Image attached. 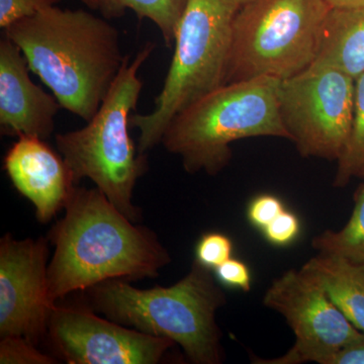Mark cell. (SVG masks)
Here are the masks:
<instances>
[{"mask_svg":"<svg viewBox=\"0 0 364 364\" xmlns=\"http://www.w3.org/2000/svg\"><path fill=\"white\" fill-rule=\"evenodd\" d=\"M215 274L224 286L241 289L244 293L251 291L252 277L250 268L244 261L230 258L215 268Z\"/></svg>","mask_w":364,"mask_h":364,"instance_id":"24","label":"cell"},{"mask_svg":"<svg viewBox=\"0 0 364 364\" xmlns=\"http://www.w3.org/2000/svg\"><path fill=\"white\" fill-rule=\"evenodd\" d=\"M328 364H364V332L335 352Z\"/></svg>","mask_w":364,"mask_h":364,"instance_id":"25","label":"cell"},{"mask_svg":"<svg viewBox=\"0 0 364 364\" xmlns=\"http://www.w3.org/2000/svg\"><path fill=\"white\" fill-rule=\"evenodd\" d=\"M65 215L50 232L55 252L48 267L53 304L111 279H152L171 261L149 229L135 225L97 188H74Z\"/></svg>","mask_w":364,"mask_h":364,"instance_id":"1","label":"cell"},{"mask_svg":"<svg viewBox=\"0 0 364 364\" xmlns=\"http://www.w3.org/2000/svg\"><path fill=\"white\" fill-rule=\"evenodd\" d=\"M261 231L270 244L284 247L298 238L301 222L298 215L291 210H284Z\"/></svg>","mask_w":364,"mask_h":364,"instance_id":"22","label":"cell"},{"mask_svg":"<svg viewBox=\"0 0 364 364\" xmlns=\"http://www.w3.org/2000/svg\"><path fill=\"white\" fill-rule=\"evenodd\" d=\"M312 68H332L356 79L364 73V6L331 7ZM309 67V68H310Z\"/></svg>","mask_w":364,"mask_h":364,"instance_id":"14","label":"cell"},{"mask_svg":"<svg viewBox=\"0 0 364 364\" xmlns=\"http://www.w3.org/2000/svg\"><path fill=\"white\" fill-rule=\"evenodd\" d=\"M301 270L325 289L354 327L364 332V265L318 254Z\"/></svg>","mask_w":364,"mask_h":364,"instance_id":"15","label":"cell"},{"mask_svg":"<svg viewBox=\"0 0 364 364\" xmlns=\"http://www.w3.org/2000/svg\"><path fill=\"white\" fill-rule=\"evenodd\" d=\"M331 7L364 6V0H326Z\"/></svg>","mask_w":364,"mask_h":364,"instance_id":"26","label":"cell"},{"mask_svg":"<svg viewBox=\"0 0 364 364\" xmlns=\"http://www.w3.org/2000/svg\"><path fill=\"white\" fill-rule=\"evenodd\" d=\"M4 164L14 188L33 203L42 224L65 208L77 186L63 157L37 136H18Z\"/></svg>","mask_w":364,"mask_h":364,"instance_id":"13","label":"cell"},{"mask_svg":"<svg viewBox=\"0 0 364 364\" xmlns=\"http://www.w3.org/2000/svg\"><path fill=\"white\" fill-rule=\"evenodd\" d=\"M330 9L326 0H250L239 7L225 85L258 77L284 80L305 71L315 60Z\"/></svg>","mask_w":364,"mask_h":364,"instance_id":"7","label":"cell"},{"mask_svg":"<svg viewBox=\"0 0 364 364\" xmlns=\"http://www.w3.org/2000/svg\"><path fill=\"white\" fill-rule=\"evenodd\" d=\"M364 174V73L355 79V102L350 136L337 161L333 186L344 188Z\"/></svg>","mask_w":364,"mask_h":364,"instance_id":"18","label":"cell"},{"mask_svg":"<svg viewBox=\"0 0 364 364\" xmlns=\"http://www.w3.org/2000/svg\"><path fill=\"white\" fill-rule=\"evenodd\" d=\"M363 178H364V174H363Z\"/></svg>","mask_w":364,"mask_h":364,"instance_id":"29","label":"cell"},{"mask_svg":"<svg viewBox=\"0 0 364 364\" xmlns=\"http://www.w3.org/2000/svg\"><path fill=\"white\" fill-rule=\"evenodd\" d=\"M238 9L230 0H188L154 109L150 114H133L130 117V127L139 131V154L162 142L177 114L225 85L232 28Z\"/></svg>","mask_w":364,"mask_h":364,"instance_id":"6","label":"cell"},{"mask_svg":"<svg viewBox=\"0 0 364 364\" xmlns=\"http://www.w3.org/2000/svg\"><path fill=\"white\" fill-rule=\"evenodd\" d=\"M147 43L133 61L126 56L111 90L95 117L79 130L57 134V149L63 157L76 184L83 178L97 188L131 221L140 220V210L134 205L136 181L147 171L146 154H136L129 134L132 112L142 92L138 73L154 51Z\"/></svg>","mask_w":364,"mask_h":364,"instance_id":"4","label":"cell"},{"mask_svg":"<svg viewBox=\"0 0 364 364\" xmlns=\"http://www.w3.org/2000/svg\"><path fill=\"white\" fill-rule=\"evenodd\" d=\"M263 305L286 318L296 341L280 358L261 359L251 354L254 364H328L335 352L361 334L325 289L301 269L273 280Z\"/></svg>","mask_w":364,"mask_h":364,"instance_id":"9","label":"cell"},{"mask_svg":"<svg viewBox=\"0 0 364 364\" xmlns=\"http://www.w3.org/2000/svg\"><path fill=\"white\" fill-rule=\"evenodd\" d=\"M280 117L303 157L338 161L350 136L355 79L332 68H310L279 80Z\"/></svg>","mask_w":364,"mask_h":364,"instance_id":"8","label":"cell"},{"mask_svg":"<svg viewBox=\"0 0 364 364\" xmlns=\"http://www.w3.org/2000/svg\"><path fill=\"white\" fill-rule=\"evenodd\" d=\"M48 333L69 364H156L176 344L77 306H55Z\"/></svg>","mask_w":364,"mask_h":364,"instance_id":"10","label":"cell"},{"mask_svg":"<svg viewBox=\"0 0 364 364\" xmlns=\"http://www.w3.org/2000/svg\"><path fill=\"white\" fill-rule=\"evenodd\" d=\"M284 210L286 208L279 198L263 193V195L255 196L249 203L247 219L254 227L263 230Z\"/></svg>","mask_w":364,"mask_h":364,"instance_id":"23","label":"cell"},{"mask_svg":"<svg viewBox=\"0 0 364 364\" xmlns=\"http://www.w3.org/2000/svg\"><path fill=\"white\" fill-rule=\"evenodd\" d=\"M83 9H46L4 28L62 109L86 123L111 90L126 57L119 31Z\"/></svg>","mask_w":364,"mask_h":364,"instance_id":"2","label":"cell"},{"mask_svg":"<svg viewBox=\"0 0 364 364\" xmlns=\"http://www.w3.org/2000/svg\"><path fill=\"white\" fill-rule=\"evenodd\" d=\"M312 246L318 254L364 265V182L354 193V207L347 224L339 231L326 230L313 239Z\"/></svg>","mask_w":364,"mask_h":364,"instance_id":"17","label":"cell"},{"mask_svg":"<svg viewBox=\"0 0 364 364\" xmlns=\"http://www.w3.org/2000/svg\"><path fill=\"white\" fill-rule=\"evenodd\" d=\"M233 241L227 235L210 232L200 237L196 247V260L203 267L215 269L232 258Z\"/></svg>","mask_w":364,"mask_h":364,"instance_id":"20","label":"cell"},{"mask_svg":"<svg viewBox=\"0 0 364 364\" xmlns=\"http://www.w3.org/2000/svg\"><path fill=\"white\" fill-rule=\"evenodd\" d=\"M63 0H0V28H6L16 21L32 16Z\"/></svg>","mask_w":364,"mask_h":364,"instance_id":"21","label":"cell"},{"mask_svg":"<svg viewBox=\"0 0 364 364\" xmlns=\"http://www.w3.org/2000/svg\"><path fill=\"white\" fill-rule=\"evenodd\" d=\"M20 47L0 41V127L4 135L49 138L62 109L57 98L35 85Z\"/></svg>","mask_w":364,"mask_h":364,"instance_id":"12","label":"cell"},{"mask_svg":"<svg viewBox=\"0 0 364 364\" xmlns=\"http://www.w3.org/2000/svg\"><path fill=\"white\" fill-rule=\"evenodd\" d=\"M230 1L233 2V4H236L239 7L243 6V4H247L250 0H230Z\"/></svg>","mask_w":364,"mask_h":364,"instance_id":"28","label":"cell"},{"mask_svg":"<svg viewBox=\"0 0 364 364\" xmlns=\"http://www.w3.org/2000/svg\"><path fill=\"white\" fill-rule=\"evenodd\" d=\"M98 11L107 20L122 18L127 9H130L139 20L152 21L159 28L165 45L171 48L188 0H98Z\"/></svg>","mask_w":364,"mask_h":364,"instance_id":"16","label":"cell"},{"mask_svg":"<svg viewBox=\"0 0 364 364\" xmlns=\"http://www.w3.org/2000/svg\"><path fill=\"white\" fill-rule=\"evenodd\" d=\"M48 239L0 240V336L38 345L49 331L55 304L48 293Z\"/></svg>","mask_w":364,"mask_h":364,"instance_id":"11","label":"cell"},{"mask_svg":"<svg viewBox=\"0 0 364 364\" xmlns=\"http://www.w3.org/2000/svg\"><path fill=\"white\" fill-rule=\"evenodd\" d=\"M279 80L258 77L226 83L177 114L165 131V149L189 174L217 176L231 161V144L257 136L289 141L282 117Z\"/></svg>","mask_w":364,"mask_h":364,"instance_id":"5","label":"cell"},{"mask_svg":"<svg viewBox=\"0 0 364 364\" xmlns=\"http://www.w3.org/2000/svg\"><path fill=\"white\" fill-rule=\"evenodd\" d=\"M57 361L38 350L37 345L23 337H2L0 342L1 364H53Z\"/></svg>","mask_w":364,"mask_h":364,"instance_id":"19","label":"cell"},{"mask_svg":"<svg viewBox=\"0 0 364 364\" xmlns=\"http://www.w3.org/2000/svg\"><path fill=\"white\" fill-rule=\"evenodd\" d=\"M80 1L85 4L86 6L90 7V9H93V11H97L98 7H100L98 0H80Z\"/></svg>","mask_w":364,"mask_h":364,"instance_id":"27","label":"cell"},{"mask_svg":"<svg viewBox=\"0 0 364 364\" xmlns=\"http://www.w3.org/2000/svg\"><path fill=\"white\" fill-rule=\"evenodd\" d=\"M87 291L95 312L138 331L171 340L191 363L224 361L215 315L226 305V294L210 268L198 261L171 287L139 289L128 280L111 279Z\"/></svg>","mask_w":364,"mask_h":364,"instance_id":"3","label":"cell"}]
</instances>
